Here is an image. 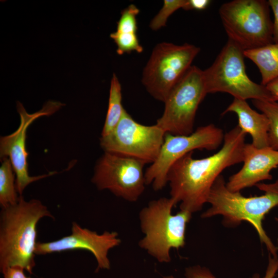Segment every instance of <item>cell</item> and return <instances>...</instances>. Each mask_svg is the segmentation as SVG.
Wrapping results in <instances>:
<instances>
[{
    "label": "cell",
    "mask_w": 278,
    "mask_h": 278,
    "mask_svg": "<svg viewBox=\"0 0 278 278\" xmlns=\"http://www.w3.org/2000/svg\"><path fill=\"white\" fill-rule=\"evenodd\" d=\"M246 134L236 126L224 134L223 145L213 155L194 159L190 152L177 160L170 168L167 182L170 198L180 210L193 214L207 203L211 189L226 168L242 162Z\"/></svg>",
    "instance_id": "obj_1"
},
{
    "label": "cell",
    "mask_w": 278,
    "mask_h": 278,
    "mask_svg": "<svg viewBox=\"0 0 278 278\" xmlns=\"http://www.w3.org/2000/svg\"><path fill=\"white\" fill-rule=\"evenodd\" d=\"M54 216L39 200L18 202L2 208L0 214V270L20 267L30 274L36 266L37 224L40 219Z\"/></svg>",
    "instance_id": "obj_2"
},
{
    "label": "cell",
    "mask_w": 278,
    "mask_h": 278,
    "mask_svg": "<svg viewBox=\"0 0 278 278\" xmlns=\"http://www.w3.org/2000/svg\"><path fill=\"white\" fill-rule=\"evenodd\" d=\"M256 186L264 194L245 197L240 192L228 189L221 175L214 182L208 197L207 203L211 206L201 217L221 215L222 224L229 228L238 226L243 221L249 222L256 231L261 243L265 245L269 254L276 256L278 248L264 230L263 221L269 211L278 205V179L272 183H259Z\"/></svg>",
    "instance_id": "obj_3"
},
{
    "label": "cell",
    "mask_w": 278,
    "mask_h": 278,
    "mask_svg": "<svg viewBox=\"0 0 278 278\" xmlns=\"http://www.w3.org/2000/svg\"><path fill=\"white\" fill-rule=\"evenodd\" d=\"M176 204L171 198L162 197L150 201L139 213L145 235L138 246L160 263L170 262V250H179L185 245L186 228L193 214L185 210L172 214Z\"/></svg>",
    "instance_id": "obj_4"
},
{
    "label": "cell",
    "mask_w": 278,
    "mask_h": 278,
    "mask_svg": "<svg viewBox=\"0 0 278 278\" xmlns=\"http://www.w3.org/2000/svg\"><path fill=\"white\" fill-rule=\"evenodd\" d=\"M268 1L234 0L222 4L219 13L229 37L244 51L273 43Z\"/></svg>",
    "instance_id": "obj_5"
},
{
    "label": "cell",
    "mask_w": 278,
    "mask_h": 278,
    "mask_svg": "<svg viewBox=\"0 0 278 278\" xmlns=\"http://www.w3.org/2000/svg\"><path fill=\"white\" fill-rule=\"evenodd\" d=\"M244 57V50L228 39L213 63L203 71L207 93L224 92L245 100L273 101L266 86L249 78Z\"/></svg>",
    "instance_id": "obj_6"
},
{
    "label": "cell",
    "mask_w": 278,
    "mask_h": 278,
    "mask_svg": "<svg viewBox=\"0 0 278 278\" xmlns=\"http://www.w3.org/2000/svg\"><path fill=\"white\" fill-rule=\"evenodd\" d=\"M200 51L194 45L162 42L153 48L145 66L142 81L148 92L164 102L169 94L192 66Z\"/></svg>",
    "instance_id": "obj_7"
},
{
    "label": "cell",
    "mask_w": 278,
    "mask_h": 278,
    "mask_svg": "<svg viewBox=\"0 0 278 278\" xmlns=\"http://www.w3.org/2000/svg\"><path fill=\"white\" fill-rule=\"evenodd\" d=\"M207 94L203 71L192 65L169 94L156 124L166 133H192L196 112Z\"/></svg>",
    "instance_id": "obj_8"
},
{
    "label": "cell",
    "mask_w": 278,
    "mask_h": 278,
    "mask_svg": "<svg viewBox=\"0 0 278 278\" xmlns=\"http://www.w3.org/2000/svg\"><path fill=\"white\" fill-rule=\"evenodd\" d=\"M223 130L214 124L198 127L188 135L166 133L159 155L145 172L146 185L152 184L155 191L162 189L172 165L194 150H215L223 142Z\"/></svg>",
    "instance_id": "obj_9"
},
{
    "label": "cell",
    "mask_w": 278,
    "mask_h": 278,
    "mask_svg": "<svg viewBox=\"0 0 278 278\" xmlns=\"http://www.w3.org/2000/svg\"><path fill=\"white\" fill-rule=\"evenodd\" d=\"M166 133L157 124H141L125 111L115 128L101 136L100 145L105 152L133 158L146 164L157 158Z\"/></svg>",
    "instance_id": "obj_10"
},
{
    "label": "cell",
    "mask_w": 278,
    "mask_h": 278,
    "mask_svg": "<svg viewBox=\"0 0 278 278\" xmlns=\"http://www.w3.org/2000/svg\"><path fill=\"white\" fill-rule=\"evenodd\" d=\"M145 165L133 158L105 152L95 166L92 182L99 190H109L118 197L135 202L146 185Z\"/></svg>",
    "instance_id": "obj_11"
},
{
    "label": "cell",
    "mask_w": 278,
    "mask_h": 278,
    "mask_svg": "<svg viewBox=\"0 0 278 278\" xmlns=\"http://www.w3.org/2000/svg\"><path fill=\"white\" fill-rule=\"evenodd\" d=\"M63 106V104L60 102L49 101L40 111L29 114L23 105L18 102L17 109L20 116V124L13 133L1 137V158L8 157L9 159L16 178V190L20 196L30 183L57 173L51 171L43 175L29 176L27 163L28 154L26 149V132L30 125L36 119L43 116L50 115Z\"/></svg>",
    "instance_id": "obj_12"
},
{
    "label": "cell",
    "mask_w": 278,
    "mask_h": 278,
    "mask_svg": "<svg viewBox=\"0 0 278 278\" xmlns=\"http://www.w3.org/2000/svg\"><path fill=\"white\" fill-rule=\"evenodd\" d=\"M72 233L58 240L49 242H37L36 255H46L74 250H85L91 252L97 263L95 270H109L111 264L108 258L109 250L118 246L121 240L116 232L105 231L98 234L73 222Z\"/></svg>",
    "instance_id": "obj_13"
},
{
    "label": "cell",
    "mask_w": 278,
    "mask_h": 278,
    "mask_svg": "<svg viewBox=\"0 0 278 278\" xmlns=\"http://www.w3.org/2000/svg\"><path fill=\"white\" fill-rule=\"evenodd\" d=\"M242 162V168L230 176L226 183L230 191L240 192L261 181L272 179L270 172L278 167V150L270 147L258 148L252 143H246Z\"/></svg>",
    "instance_id": "obj_14"
},
{
    "label": "cell",
    "mask_w": 278,
    "mask_h": 278,
    "mask_svg": "<svg viewBox=\"0 0 278 278\" xmlns=\"http://www.w3.org/2000/svg\"><path fill=\"white\" fill-rule=\"evenodd\" d=\"M235 113L238 117V126L252 140V144L256 147H269L268 131L269 121L263 113L252 109L246 100L234 98L231 103L222 113Z\"/></svg>",
    "instance_id": "obj_15"
},
{
    "label": "cell",
    "mask_w": 278,
    "mask_h": 278,
    "mask_svg": "<svg viewBox=\"0 0 278 278\" xmlns=\"http://www.w3.org/2000/svg\"><path fill=\"white\" fill-rule=\"evenodd\" d=\"M244 54L258 67L262 77L261 84L266 86L278 78V43L245 50Z\"/></svg>",
    "instance_id": "obj_16"
},
{
    "label": "cell",
    "mask_w": 278,
    "mask_h": 278,
    "mask_svg": "<svg viewBox=\"0 0 278 278\" xmlns=\"http://www.w3.org/2000/svg\"><path fill=\"white\" fill-rule=\"evenodd\" d=\"M125 110L122 105L121 85L115 74H113L111 80L108 111L101 136L107 135L115 128Z\"/></svg>",
    "instance_id": "obj_17"
},
{
    "label": "cell",
    "mask_w": 278,
    "mask_h": 278,
    "mask_svg": "<svg viewBox=\"0 0 278 278\" xmlns=\"http://www.w3.org/2000/svg\"><path fill=\"white\" fill-rule=\"evenodd\" d=\"M14 173L9 159L8 157L2 158L0 167V205L2 208L14 205L19 200Z\"/></svg>",
    "instance_id": "obj_18"
},
{
    "label": "cell",
    "mask_w": 278,
    "mask_h": 278,
    "mask_svg": "<svg viewBox=\"0 0 278 278\" xmlns=\"http://www.w3.org/2000/svg\"><path fill=\"white\" fill-rule=\"evenodd\" d=\"M252 102L254 106L268 118L269 146L278 150V102L261 100H253Z\"/></svg>",
    "instance_id": "obj_19"
},
{
    "label": "cell",
    "mask_w": 278,
    "mask_h": 278,
    "mask_svg": "<svg viewBox=\"0 0 278 278\" xmlns=\"http://www.w3.org/2000/svg\"><path fill=\"white\" fill-rule=\"evenodd\" d=\"M187 2L188 0H164L162 8L151 21L150 28L157 30L165 26L168 18L177 10L185 9Z\"/></svg>",
    "instance_id": "obj_20"
},
{
    "label": "cell",
    "mask_w": 278,
    "mask_h": 278,
    "mask_svg": "<svg viewBox=\"0 0 278 278\" xmlns=\"http://www.w3.org/2000/svg\"><path fill=\"white\" fill-rule=\"evenodd\" d=\"M117 46L116 52L121 55L125 53L136 51L141 53L143 51L142 46L140 44L137 33H123L117 31L110 35Z\"/></svg>",
    "instance_id": "obj_21"
},
{
    "label": "cell",
    "mask_w": 278,
    "mask_h": 278,
    "mask_svg": "<svg viewBox=\"0 0 278 278\" xmlns=\"http://www.w3.org/2000/svg\"><path fill=\"white\" fill-rule=\"evenodd\" d=\"M139 12V9L134 4H131L124 9L117 22L116 31L124 33H137L136 16Z\"/></svg>",
    "instance_id": "obj_22"
},
{
    "label": "cell",
    "mask_w": 278,
    "mask_h": 278,
    "mask_svg": "<svg viewBox=\"0 0 278 278\" xmlns=\"http://www.w3.org/2000/svg\"><path fill=\"white\" fill-rule=\"evenodd\" d=\"M183 278H216L207 268L200 265L187 267Z\"/></svg>",
    "instance_id": "obj_23"
},
{
    "label": "cell",
    "mask_w": 278,
    "mask_h": 278,
    "mask_svg": "<svg viewBox=\"0 0 278 278\" xmlns=\"http://www.w3.org/2000/svg\"><path fill=\"white\" fill-rule=\"evenodd\" d=\"M278 270V256H273L269 254L268 262L263 278H274ZM250 278H260V275L255 273Z\"/></svg>",
    "instance_id": "obj_24"
},
{
    "label": "cell",
    "mask_w": 278,
    "mask_h": 278,
    "mask_svg": "<svg viewBox=\"0 0 278 278\" xmlns=\"http://www.w3.org/2000/svg\"><path fill=\"white\" fill-rule=\"evenodd\" d=\"M268 3L274 15L273 22V43H278V0H269Z\"/></svg>",
    "instance_id": "obj_25"
},
{
    "label": "cell",
    "mask_w": 278,
    "mask_h": 278,
    "mask_svg": "<svg viewBox=\"0 0 278 278\" xmlns=\"http://www.w3.org/2000/svg\"><path fill=\"white\" fill-rule=\"evenodd\" d=\"M4 278H28L24 273V269L20 267H8L2 271Z\"/></svg>",
    "instance_id": "obj_26"
},
{
    "label": "cell",
    "mask_w": 278,
    "mask_h": 278,
    "mask_svg": "<svg viewBox=\"0 0 278 278\" xmlns=\"http://www.w3.org/2000/svg\"><path fill=\"white\" fill-rule=\"evenodd\" d=\"M211 1L209 0H188L185 10H202L205 9Z\"/></svg>",
    "instance_id": "obj_27"
},
{
    "label": "cell",
    "mask_w": 278,
    "mask_h": 278,
    "mask_svg": "<svg viewBox=\"0 0 278 278\" xmlns=\"http://www.w3.org/2000/svg\"><path fill=\"white\" fill-rule=\"evenodd\" d=\"M266 87L270 93L273 100L278 101V78L268 83Z\"/></svg>",
    "instance_id": "obj_28"
},
{
    "label": "cell",
    "mask_w": 278,
    "mask_h": 278,
    "mask_svg": "<svg viewBox=\"0 0 278 278\" xmlns=\"http://www.w3.org/2000/svg\"><path fill=\"white\" fill-rule=\"evenodd\" d=\"M164 278H174V277L172 275H170V276H164Z\"/></svg>",
    "instance_id": "obj_29"
},
{
    "label": "cell",
    "mask_w": 278,
    "mask_h": 278,
    "mask_svg": "<svg viewBox=\"0 0 278 278\" xmlns=\"http://www.w3.org/2000/svg\"><path fill=\"white\" fill-rule=\"evenodd\" d=\"M275 220L277 222H278V217H275Z\"/></svg>",
    "instance_id": "obj_30"
},
{
    "label": "cell",
    "mask_w": 278,
    "mask_h": 278,
    "mask_svg": "<svg viewBox=\"0 0 278 278\" xmlns=\"http://www.w3.org/2000/svg\"><path fill=\"white\" fill-rule=\"evenodd\" d=\"M28 278H31V277H28Z\"/></svg>",
    "instance_id": "obj_31"
}]
</instances>
